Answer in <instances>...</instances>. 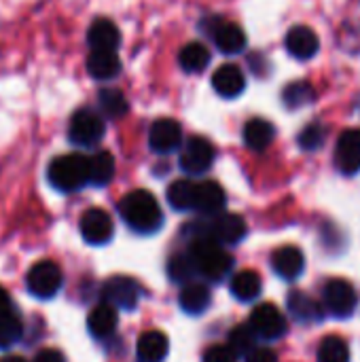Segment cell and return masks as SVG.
Returning a JSON list of instances; mask_svg holds the SVG:
<instances>
[{
	"label": "cell",
	"mask_w": 360,
	"mask_h": 362,
	"mask_svg": "<svg viewBox=\"0 0 360 362\" xmlns=\"http://www.w3.org/2000/svg\"><path fill=\"white\" fill-rule=\"evenodd\" d=\"M227 202V195L223 187L214 180H204L195 182V199H193V210H197L204 216H214L223 212Z\"/></svg>",
	"instance_id": "14"
},
{
	"label": "cell",
	"mask_w": 360,
	"mask_h": 362,
	"mask_svg": "<svg viewBox=\"0 0 360 362\" xmlns=\"http://www.w3.org/2000/svg\"><path fill=\"white\" fill-rule=\"evenodd\" d=\"M178 62L187 72H202L210 64V51L204 42H189L180 49Z\"/></svg>",
	"instance_id": "28"
},
{
	"label": "cell",
	"mask_w": 360,
	"mask_h": 362,
	"mask_svg": "<svg viewBox=\"0 0 360 362\" xmlns=\"http://www.w3.org/2000/svg\"><path fill=\"white\" fill-rule=\"evenodd\" d=\"M168 276L172 282L176 284H189L195 280L197 276V267L191 259L189 252H180V255H174L168 263Z\"/></svg>",
	"instance_id": "31"
},
{
	"label": "cell",
	"mask_w": 360,
	"mask_h": 362,
	"mask_svg": "<svg viewBox=\"0 0 360 362\" xmlns=\"http://www.w3.org/2000/svg\"><path fill=\"white\" fill-rule=\"evenodd\" d=\"M117 322H119V316H117V310L108 303H102V305H95L91 312H89V318H87V327H89V333L95 337V339H106L115 333L117 329Z\"/></svg>",
	"instance_id": "23"
},
{
	"label": "cell",
	"mask_w": 360,
	"mask_h": 362,
	"mask_svg": "<svg viewBox=\"0 0 360 362\" xmlns=\"http://www.w3.org/2000/svg\"><path fill=\"white\" fill-rule=\"evenodd\" d=\"M81 235L87 244L91 246H104L112 240L115 233V225L112 218L108 216V212L100 210V208H91L81 216L79 223Z\"/></svg>",
	"instance_id": "10"
},
{
	"label": "cell",
	"mask_w": 360,
	"mask_h": 362,
	"mask_svg": "<svg viewBox=\"0 0 360 362\" xmlns=\"http://www.w3.org/2000/svg\"><path fill=\"white\" fill-rule=\"evenodd\" d=\"M21 333H23V327H21V320L15 314L6 312V314L0 316V350H6V348L15 346L19 341Z\"/></svg>",
	"instance_id": "35"
},
{
	"label": "cell",
	"mask_w": 360,
	"mask_h": 362,
	"mask_svg": "<svg viewBox=\"0 0 360 362\" xmlns=\"http://www.w3.org/2000/svg\"><path fill=\"white\" fill-rule=\"evenodd\" d=\"M49 182L64 193L79 191L83 185H87V157L79 153L55 157L49 165Z\"/></svg>",
	"instance_id": "3"
},
{
	"label": "cell",
	"mask_w": 360,
	"mask_h": 362,
	"mask_svg": "<svg viewBox=\"0 0 360 362\" xmlns=\"http://www.w3.org/2000/svg\"><path fill=\"white\" fill-rule=\"evenodd\" d=\"M68 136L76 146H93L104 136V119L91 108H81L72 115Z\"/></svg>",
	"instance_id": "6"
},
{
	"label": "cell",
	"mask_w": 360,
	"mask_h": 362,
	"mask_svg": "<svg viewBox=\"0 0 360 362\" xmlns=\"http://www.w3.org/2000/svg\"><path fill=\"white\" fill-rule=\"evenodd\" d=\"M87 40H89V47L95 51H117V47L121 42V32L110 19L102 17L89 25Z\"/></svg>",
	"instance_id": "19"
},
{
	"label": "cell",
	"mask_w": 360,
	"mask_h": 362,
	"mask_svg": "<svg viewBox=\"0 0 360 362\" xmlns=\"http://www.w3.org/2000/svg\"><path fill=\"white\" fill-rule=\"evenodd\" d=\"M212 87L221 98H227V100L238 98L246 87V78H244L242 68L236 64H223L212 74Z\"/></svg>",
	"instance_id": "16"
},
{
	"label": "cell",
	"mask_w": 360,
	"mask_h": 362,
	"mask_svg": "<svg viewBox=\"0 0 360 362\" xmlns=\"http://www.w3.org/2000/svg\"><path fill=\"white\" fill-rule=\"evenodd\" d=\"M327 140V129L323 123H310L301 134H299V146L303 151H316L325 144Z\"/></svg>",
	"instance_id": "36"
},
{
	"label": "cell",
	"mask_w": 360,
	"mask_h": 362,
	"mask_svg": "<svg viewBox=\"0 0 360 362\" xmlns=\"http://www.w3.org/2000/svg\"><path fill=\"white\" fill-rule=\"evenodd\" d=\"M34 362H66V358H64V354L57 352V350H42V352L36 354Z\"/></svg>",
	"instance_id": "39"
},
{
	"label": "cell",
	"mask_w": 360,
	"mask_h": 362,
	"mask_svg": "<svg viewBox=\"0 0 360 362\" xmlns=\"http://www.w3.org/2000/svg\"><path fill=\"white\" fill-rule=\"evenodd\" d=\"M210 34H212V40H214L216 49L223 51V53H227V55L240 53L246 47V34L233 21L214 19L212 25H210Z\"/></svg>",
	"instance_id": "13"
},
{
	"label": "cell",
	"mask_w": 360,
	"mask_h": 362,
	"mask_svg": "<svg viewBox=\"0 0 360 362\" xmlns=\"http://www.w3.org/2000/svg\"><path fill=\"white\" fill-rule=\"evenodd\" d=\"M204 362H238V356L229 346H212L204 354Z\"/></svg>",
	"instance_id": "37"
},
{
	"label": "cell",
	"mask_w": 360,
	"mask_h": 362,
	"mask_svg": "<svg viewBox=\"0 0 360 362\" xmlns=\"http://www.w3.org/2000/svg\"><path fill=\"white\" fill-rule=\"evenodd\" d=\"M182 142V127L174 119H159L151 125L149 132V146L155 153H172Z\"/></svg>",
	"instance_id": "12"
},
{
	"label": "cell",
	"mask_w": 360,
	"mask_h": 362,
	"mask_svg": "<svg viewBox=\"0 0 360 362\" xmlns=\"http://www.w3.org/2000/svg\"><path fill=\"white\" fill-rule=\"evenodd\" d=\"M248 327L257 337L274 341L286 333V318L274 303H261L252 310Z\"/></svg>",
	"instance_id": "7"
},
{
	"label": "cell",
	"mask_w": 360,
	"mask_h": 362,
	"mask_svg": "<svg viewBox=\"0 0 360 362\" xmlns=\"http://www.w3.org/2000/svg\"><path fill=\"white\" fill-rule=\"evenodd\" d=\"M214 157L216 151L212 142H208L206 138H189V142L182 146L180 153V168L191 176H199L212 168Z\"/></svg>",
	"instance_id": "8"
},
{
	"label": "cell",
	"mask_w": 360,
	"mask_h": 362,
	"mask_svg": "<svg viewBox=\"0 0 360 362\" xmlns=\"http://www.w3.org/2000/svg\"><path fill=\"white\" fill-rule=\"evenodd\" d=\"M246 362H278V356L269 348H252L246 354Z\"/></svg>",
	"instance_id": "38"
},
{
	"label": "cell",
	"mask_w": 360,
	"mask_h": 362,
	"mask_svg": "<svg viewBox=\"0 0 360 362\" xmlns=\"http://www.w3.org/2000/svg\"><path fill=\"white\" fill-rule=\"evenodd\" d=\"M318 362H350L348 344L337 335L325 337L318 348Z\"/></svg>",
	"instance_id": "32"
},
{
	"label": "cell",
	"mask_w": 360,
	"mask_h": 362,
	"mask_svg": "<svg viewBox=\"0 0 360 362\" xmlns=\"http://www.w3.org/2000/svg\"><path fill=\"white\" fill-rule=\"evenodd\" d=\"M229 348L236 356H246L252 348H257V335L248 325H240L229 333Z\"/></svg>",
	"instance_id": "34"
},
{
	"label": "cell",
	"mask_w": 360,
	"mask_h": 362,
	"mask_svg": "<svg viewBox=\"0 0 360 362\" xmlns=\"http://www.w3.org/2000/svg\"><path fill=\"white\" fill-rule=\"evenodd\" d=\"M318 34L308 25H295L286 34V51L297 59H310L318 53Z\"/></svg>",
	"instance_id": "17"
},
{
	"label": "cell",
	"mask_w": 360,
	"mask_h": 362,
	"mask_svg": "<svg viewBox=\"0 0 360 362\" xmlns=\"http://www.w3.org/2000/svg\"><path fill=\"white\" fill-rule=\"evenodd\" d=\"M335 163L342 174H356L360 172V129H350L339 136Z\"/></svg>",
	"instance_id": "15"
},
{
	"label": "cell",
	"mask_w": 360,
	"mask_h": 362,
	"mask_svg": "<svg viewBox=\"0 0 360 362\" xmlns=\"http://www.w3.org/2000/svg\"><path fill=\"white\" fill-rule=\"evenodd\" d=\"M195 199V182L193 180H176L168 189V204L178 212L193 210Z\"/></svg>",
	"instance_id": "30"
},
{
	"label": "cell",
	"mask_w": 360,
	"mask_h": 362,
	"mask_svg": "<svg viewBox=\"0 0 360 362\" xmlns=\"http://www.w3.org/2000/svg\"><path fill=\"white\" fill-rule=\"evenodd\" d=\"M0 362H25L21 356H6V358H2Z\"/></svg>",
	"instance_id": "41"
},
{
	"label": "cell",
	"mask_w": 360,
	"mask_h": 362,
	"mask_svg": "<svg viewBox=\"0 0 360 362\" xmlns=\"http://www.w3.org/2000/svg\"><path fill=\"white\" fill-rule=\"evenodd\" d=\"M210 301H212V295H210V288L202 282H189L182 286L180 291V297H178V303L182 308L185 314H191V316H199L204 314L208 308H210Z\"/></svg>",
	"instance_id": "20"
},
{
	"label": "cell",
	"mask_w": 360,
	"mask_h": 362,
	"mask_svg": "<svg viewBox=\"0 0 360 362\" xmlns=\"http://www.w3.org/2000/svg\"><path fill=\"white\" fill-rule=\"evenodd\" d=\"M199 235L210 238L221 246H233L246 238V221L240 214L219 212V214H214V218L208 225L206 223L195 225V238H199Z\"/></svg>",
	"instance_id": "4"
},
{
	"label": "cell",
	"mask_w": 360,
	"mask_h": 362,
	"mask_svg": "<svg viewBox=\"0 0 360 362\" xmlns=\"http://www.w3.org/2000/svg\"><path fill=\"white\" fill-rule=\"evenodd\" d=\"M115 176V157L108 151H98L87 157V182L93 187H106Z\"/></svg>",
	"instance_id": "24"
},
{
	"label": "cell",
	"mask_w": 360,
	"mask_h": 362,
	"mask_svg": "<svg viewBox=\"0 0 360 362\" xmlns=\"http://www.w3.org/2000/svg\"><path fill=\"white\" fill-rule=\"evenodd\" d=\"M87 72L98 81H110L121 72V59L117 51H95L91 49L87 57Z\"/></svg>",
	"instance_id": "21"
},
{
	"label": "cell",
	"mask_w": 360,
	"mask_h": 362,
	"mask_svg": "<svg viewBox=\"0 0 360 362\" xmlns=\"http://www.w3.org/2000/svg\"><path fill=\"white\" fill-rule=\"evenodd\" d=\"M119 212H121V218L125 221V225L129 229H134L136 233L149 235V233L159 231V227L163 225V212H161L155 195H151L144 189L127 193L119 202Z\"/></svg>",
	"instance_id": "1"
},
{
	"label": "cell",
	"mask_w": 360,
	"mask_h": 362,
	"mask_svg": "<svg viewBox=\"0 0 360 362\" xmlns=\"http://www.w3.org/2000/svg\"><path fill=\"white\" fill-rule=\"evenodd\" d=\"M272 267L282 280H297L306 267L303 252L297 246H282L272 255Z\"/></svg>",
	"instance_id": "18"
},
{
	"label": "cell",
	"mask_w": 360,
	"mask_h": 362,
	"mask_svg": "<svg viewBox=\"0 0 360 362\" xmlns=\"http://www.w3.org/2000/svg\"><path fill=\"white\" fill-rule=\"evenodd\" d=\"M261 288H263L261 276L257 272H252V269H244V272L236 274L233 280H231V293L240 301H252V299H257L261 295Z\"/></svg>",
	"instance_id": "26"
},
{
	"label": "cell",
	"mask_w": 360,
	"mask_h": 362,
	"mask_svg": "<svg viewBox=\"0 0 360 362\" xmlns=\"http://www.w3.org/2000/svg\"><path fill=\"white\" fill-rule=\"evenodd\" d=\"M62 282H64L62 269L53 261L36 263L28 272V278H25V286H28L30 295L36 297V299H51V297H55L59 293V288H62Z\"/></svg>",
	"instance_id": "5"
},
{
	"label": "cell",
	"mask_w": 360,
	"mask_h": 362,
	"mask_svg": "<svg viewBox=\"0 0 360 362\" xmlns=\"http://www.w3.org/2000/svg\"><path fill=\"white\" fill-rule=\"evenodd\" d=\"M98 104H100L102 115L108 117V119H121V117H125L127 110H129L123 91L110 89V87H106V89H102V91L98 93Z\"/></svg>",
	"instance_id": "29"
},
{
	"label": "cell",
	"mask_w": 360,
	"mask_h": 362,
	"mask_svg": "<svg viewBox=\"0 0 360 362\" xmlns=\"http://www.w3.org/2000/svg\"><path fill=\"white\" fill-rule=\"evenodd\" d=\"M189 255L197 267V276H204L212 282L223 280L233 267L231 255H227L221 244H216L214 240L204 238V235L193 238Z\"/></svg>",
	"instance_id": "2"
},
{
	"label": "cell",
	"mask_w": 360,
	"mask_h": 362,
	"mask_svg": "<svg viewBox=\"0 0 360 362\" xmlns=\"http://www.w3.org/2000/svg\"><path fill=\"white\" fill-rule=\"evenodd\" d=\"M274 136H276V129L265 119H250L244 125V142L248 148H252L257 153L265 151L274 142Z\"/></svg>",
	"instance_id": "25"
},
{
	"label": "cell",
	"mask_w": 360,
	"mask_h": 362,
	"mask_svg": "<svg viewBox=\"0 0 360 362\" xmlns=\"http://www.w3.org/2000/svg\"><path fill=\"white\" fill-rule=\"evenodd\" d=\"M316 91L312 89L310 83L299 81V83H291L284 91H282V100L289 108H301L308 106L310 102H314Z\"/></svg>",
	"instance_id": "33"
},
{
	"label": "cell",
	"mask_w": 360,
	"mask_h": 362,
	"mask_svg": "<svg viewBox=\"0 0 360 362\" xmlns=\"http://www.w3.org/2000/svg\"><path fill=\"white\" fill-rule=\"evenodd\" d=\"M325 305L327 310L337 316V318H346L350 316L354 310H356V303H359V297H356V291L350 282L342 280V278H335V280H329L327 286H325Z\"/></svg>",
	"instance_id": "9"
},
{
	"label": "cell",
	"mask_w": 360,
	"mask_h": 362,
	"mask_svg": "<svg viewBox=\"0 0 360 362\" xmlns=\"http://www.w3.org/2000/svg\"><path fill=\"white\" fill-rule=\"evenodd\" d=\"M104 303L112 305L115 310H134L140 301V286L125 276L110 278L102 288Z\"/></svg>",
	"instance_id": "11"
},
{
	"label": "cell",
	"mask_w": 360,
	"mask_h": 362,
	"mask_svg": "<svg viewBox=\"0 0 360 362\" xmlns=\"http://www.w3.org/2000/svg\"><path fill=\"white\" fill-rule=\"evenodd\" d=\"M6 312H11V299H8L6 291L0 288V316L6 314Z\"/></svg>",
	"instance_id": "40"
},
{
	"label": "cell",
	"mask_w": 360,
	"mask_h": 362,
	"mask_svg": "<svg viewBox=\"0 0 360 362\" xmlns=\"http://www.w3.org/2000/svg\"><path fill=\"white\" fill-rule=\"evenodd\" d=\"M170 350V341L161 331H146L136 346L140 362H163Z\"/></svg>",
	"instance_id": "22"
},
{
	"label": "cell",
	"mask_w": 360,
	"mask_h": 362,
	"mask_svg": "<svg viewBox=\"0 0 360 362\" xmlns=\"http://www.w3.org/2000/svg\"><path fill=\"white\" fill-rule=\"evenodd\" d=\"M289 312L301 322H316L323 318V308L306 293H291L289 295Z\"/></svg>",
	"instance_id": "27"
}]
</instances>
